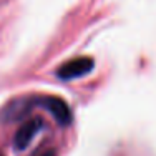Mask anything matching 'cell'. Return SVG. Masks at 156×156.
<instances>
[{
    "mask_svg": "<svg viewBox=\"0 0 156 156\" xmlns=\"http://www.w3.org/2000/svg\"><path fill=\"white\" fill-rule=\"evenodd\" d=\"M95 66L93 58L90 57H78L73 60H68L66 63H63L60 68L57 70V76L60 80H75V78L85 76L87 73H90Z\"/></svg>",
    "mask_w": 156,
    "mask_h": 156,
    "instance_id": "6da1fadb",
    "label": "cell"
},
{
    "mask_svg": "<svg viewBox=\"0 0 156 156\" xmlns=\"http://www.w3.org/2000/svg\"><path fill=\"white\" fill-rule=\"evenodd\" d=\"M0 156H2V154H0Z\"/></svg>",
    "mask_w": 156,
    "mask_h": 156,
    "instance_id": "5b68a950",
    "label": "cell"
},
{
    "mask_svg": "<svg viewBox=\"0 0 156 156\" xmlns=\"http://www.w3.org/2000/svg\"><path fill=\"white\" fill-rule=\"evenodd\" d=\"M35 103L43 106V108H47L53 115L57 123H60L62 126L72 123V118H73L72 110H70V106L63 100L57 98V96H38V98H35Z\"/></svg>",
    "mask_w": 156,
    "mask_h": 156,
    "instance_id": "7a4b0ae2",
    "label": "cell"
},
{
    "mask_svg": "<svg viewBox=\"0 0 156 156\" xmlns=\"http://www.w3.org/2000/svg\"><path fill=\"white\" fill-rule=\"evenodd\" d=\"M42 128H43V121L42 120L32 118V120L25 121V125L20 126V129H18L17 135H15V140H13L15 148L17 150H25V148L30 144V141L40 133Z\"/></svg>",
    "mask_w": 156,
    "mask_h": 156,
    "instance_id": "3957f363",
    "label": "cell"
},
{
    "mask_svg": "<svg viewBox=\"0 0 156 156\" xmlns=\"http://www.w3.org/2000/svg\"><path fill=\"white\" fill-rule=\"evenodd\" d=\"M40 156H57V154H55V151H53V150H50V151H45V153L40 154Z\"/></svg>",
    "mask_w": 156,
    "mask_h": 156,
    "instance_id": "277c9868",
    "label": "cell"
}]
</instances>
